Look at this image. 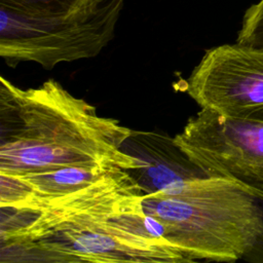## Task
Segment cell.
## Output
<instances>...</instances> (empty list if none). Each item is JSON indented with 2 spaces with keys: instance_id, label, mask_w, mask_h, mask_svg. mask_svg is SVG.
Here are the masks:
<instances>
[{
  "instance_id": "obj_1",
  "label": "cell",
  "mask_w": 263,
  "mask_h": 263,
  "mask_svg": "<svg viewBox=\"0 0 263 263\" xmlns=\"http://www.w3.org/2000/svg\"><path fill=\"white\" fill-rule=\"evenodd\" d=\"M144 195L118 167L34 210L0 208V262H191L154 230Z\"/></svg>"
},
{
  "instance_id": "obj_2",
  "label": "cell",
  "mask_w": 263,
  "mask_h": 263,
  "mask_svg": "<svg viewBox=\"0 0 263 263\" xmlns=\"http://www.w3.org/2000/svg\"><path fill=\"white\" fill-rule=\"evenodd\" d=\"M134 135L54 79L23 89L0 77V174L67 166H143L124 150Z\"/></svg>"
},
{
  "instance_id": "obj_3",
  "label": "cell",
  "mask_w": 263,
  "mask_h": 263,
  "mask_svg": "<svg viewBox=\"0 0 263 263\" xmlns=\"http://www.w3.org/2000/svg\"><path fill=\"white\" fill-rule=\"evenodd\" d=\"M143 209L154 230L191 262L243 260L263 229L249 185L229 178L175 179L145 192Z\"/></svg>"
},
{
  "instance_id": "obj_4",
  "label": "cell",
  "mask_w": 263,
  "mask_h": 263,
  "mask_svg": "<svg viewBox=\"0 0 263 263\" xmlns=\"http://www.w3.org/2000/svg\"><path fill=\"white\" fill-rule=\"evenodd\" d=\"M124 0H92L63 16L34 17L0 7V55L10 67L33 62L46 70L98 55L114 38Z\"/></svg>"
},
{
  "instance_id": "obj_5",
  "label": "cell",
  "mask_w": 263,
  "mask_h": 263,
  "mask_svg": "<svg viewBox=\"0 0 263 263\" xmlns=\"http://www.w3.org/2000/svg\"><path fill=\"white\" fill-rule=\"evenodd\" d=\"M173 143L204 176L263 184V121L201 108Z\"/></svg>"
},
{
  "instance_id": "obj_6",
  "label": "cell",
  "mask_w": 263,
  "mask_h": 263,
  "mask_svg": "<svg viewBox=\"0 0 263 263\" xmlns=\"http://www.w3.org/2000/svg\"><path fill=\"white\" fill-rule=\"evenodd\" d=\"M185 90L201 108L263 121V47L235 42L208 49Z\"/></svg>"
},
{
  "instance_id": "obj_7",
  "label": "cell",
  "mask_w": 263,
  "mask_h": 263,
  "mask_svg": "<svg viewBox=\"0 0 263 263\" xmlns=\"http://www.w3.org/2000/svg\"><path fill=\"white\" fill-rule=\"evenodd\" d=\"M92 0H0V7L12 12L34 16L53 17L71 14Z\"/></svg>"
},
{
  "instance_id": "obj_8",
  "label": "cell",
  "mask_w": 263,
  "mask_h": 263,
  "mask_svg": "<svg viewBox=\"0 0 263 263\" xmlns=\"http://www.w3.org/2000/svg\"><path fill=\"white\" fill-rule=\"evenodd\" d=\"M236 42L263 47V0L246 10Z\"/></svg>"
},
{
  "instance_id": "obj_9",
  "label": "cell",
  "mask_w": 263,
  "mask_h": 263,
  "mask_svg": "<svg viewBox=\"0 0 263 263\" xmlns=\"http://www.w3.org/2000/svg\"><path fill=\"white\" fill-rule=\"evenodd\" d=\"M248 185L259 208L262 223H263V184H254V185L248 184ZM243 260L249 262H254V263H263V229L261 233L258 235L252 249L245 256Z\"/></svg>"
}]
</instances>
